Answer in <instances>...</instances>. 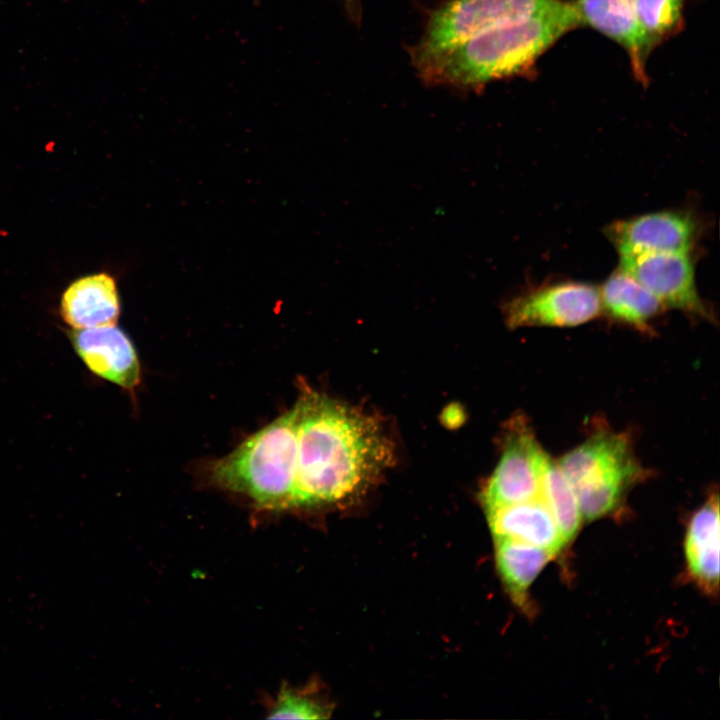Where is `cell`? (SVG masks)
I'll return each instance as SVG.
<instances>
[{
    "label": "cell",
    "mask_w": 720,
    "mask_h": 720,
    "mask_svg": "<svg viewBox=\"0 0 720 720\" xmlns=\"http://www.w3.org/2000/svg\"><path fill=\"white\" fill-rule=\"evenodd\" d=\"M540 498L567 543L575 536L583 517L571 484L550 456L541 478Z\"/></svg>",
    "instance_id": "cell-17"
},
{
    "label": "cell",
    "mask_w": 720,
    "mask_h": 720,
    "mask_svg": "<svg viewBox=\"0 0 720 720\" xmlns=\"http://www.w3.org/2000/svg\"><path fill=\"white\" fill-rule=\"evenodd\" d=\"M602 312L599 289L578 281H561L530 288L505 300L502 314L511 329L575 327Z\"/></svg>",
    "instance_id": "cell-7"
},
{
    "label": "cell",
    "mask_w": 720,
    "mask_h": 720,
    "mask_svg": "<svg viewBox=\"0 0 720 720\" xmlns=\"http://www.w3.org/2000/svg\"><path fill=\"white\" fill-rule=\"evenodd\" d=\"M505 432L499 461L480 494L485 511L540 496L549 455L524 416L514 417Z\"/></svg>",
    "instance_id": "cell-6"
},
{
    "label": "cell",
    "mask_w": 720,
    "mask_h": 720,
    "mask_svg": "<svg viewBox=\"0 0 720 720\" xmlns=\"http://www.w3.org/2000/svg\"><path fill=\"white\" fill-rule=\"evenodd\" d=\"M599 295L602 312L641 333H650L652 322L666 309L653 293L621 269L607 278Z\"/></svg>",
    "instance_id": "cell-15"
},
{
    "label": "cell",
    "mask_w": 720,
    "mask_h": 720,
    "mask_svg": "<svg viewBox=\"0 0 720 720\" xmlns=\"http://www.w3.org/2000/svg\"><path fill=\"white\" fill-rule=\"evenodd\" d=\"M572 4L580 25H589L626 50L634 75L645 83L649 52L639 26L636 0H575Z\"/></svg>",
    "instance_id": "cell-11"
},
{
    "label": "cell",
    "mask_w": 720,
    "mask_h": 720,
    "mask_svg": "<svg viewBox=\"0 0 720 720\" xmlns=\"http://www.w3.org/2000/svg\"><path fill=\"white\" fill-rule=\"evenodd\" d=\"M297 409L293 507L341 504L391 467L394 447L381 422L358 408L306 391Z\"/></svg>",
    "instance_id": "cell-1"
},
{
    "label": "cell",
    "mask_w": 720,
    "mask_h": 720,
    "mask_svg": "<svg viewBox=\"0 0 720 720\" xmlns=\"http://www.w3.org/2000/svg\"><path fill=\"white\" fill-rule=\"evenodd\" d=\"M561 0H452L436 11L416 52L417 63L491 29L557 8Z\"/></svg>",
    "instance_id": "cell-5"
},
{
    "label": "cell",
    "mask_w": 720,
    "mask_h": 720,
    "mask_svg": "<svg viewBox=\"0 0 720 720\" xmlns=\"http://www.w3.org/2000/svg\"><path fill=\"white\" fill-rule=\"evenodd\" d=\"M270 719H326L332 707L313 691V686L304 689L282 687L268 708Z\"/></svg>",
    "instance_id": "cell-19"
},
{
    "label": "cell",
    "mask_w": 720,
    "mask_h": 720,
    "mask_svg": "<svg viewBox=\"0 0 720 720\" xmlns=\"http://www.w3.org/2000/svg\"><path fill=\"white\" fill-rule=\"evenodd\" d=\"M490 531L496 538H508L544 548L557 554L565 545L549 509L540 498L486 511Z\"/></svg>",
    "instance_id": "cell-13"
},
{
    "label": "cell",
    "mask_w": 720,
    "mask_h": 720,
    "mask_svg": "<svg viewBox=\"0 0 720 720\" xmlns=\"http://www.w3.org/2000/svg\"><path fill=\"white\" fill-rule=\"evenodd\" d=\"M690 575L708 593L719 584V500L712 493L691 517L685 538Z\"/></svg>",
    "instance_id": "cell-14"
},
{
    "label": "cell",
    "mask_w": 720,
    "mask_h": 720,
    "mask_svg": "<svg viewBox=\"0 0 720 720\" xmlns=\"http://www.w3.org/2000/svg\"><path fill=\"white\" fill-rule=\"evenodd\" d=\"M685 0H636L639 26L647 51L677 32Z\"/></svg>",
    "instance_id": "cell-18"
},
{
    "label": "cell",
    "mask_w": 720,
    "mask_h": 720,
    "mask_svg": "<svg viewBox=\"0 0 720 720\" xmlns=\"http://www.w3.org/2000/svg\"><path fill=\"white\" fill-rule=\"evenodd\" d=\"M556 462L571 484L586 520L613 512L629 488L648 474L629 434L606 424H598L582 443Z\"/></svg>",
    "instance_id": "cell-4"
},
{
    "label": "cell",
    "mask_w": 720,
    "mask_h": 720,
    "mask_svg": "<svg viewBox=\"0 0 720 720\" xmlns=\"http://www.w3.org/2000/svg\"><path fill=\"white\" fill-rule=\"evenodd\" d=\"M494 540L498 573L512 600L524 607L529 587L555 554L518 540L508 538Z\"/></svg>",
    "instance_id": "cell-16"
},
{
    "label": "cell",
    "mask_w": 720,
    "mask_h": 720,
    "mask_svg": "<svg viewBox=\"0 0 720 720\" xmlns=\"http://www.w3.org/2000/svg\"><path fill=\"white\" fill-rule=\"evenodd\" d=\"M297 409L246 439L211 468L220 487L241 493L268 510L293 507L297 478Z\"/></svg>",
    "instance_id": "cell-3"
},
{
    "label": "cell",
    "mask_w": 720,
    "mask_h": 720,
    "mask_svg": "<svg viewBox=\"0 0 720 720\" xmlns=\"http://www.w3.org/2000/svg\"><path fill=\"white\" fill-rule=\"evenodd\" d=\"M59 313L71 329L115 325L120 314L115 280L98 273L73 281L61 296Z\"/></svg>",
    "instance_id": "cell-12"
},
{
    "label": "cell",
    "mask_w": 720,
    "mask_h": 720,
    "mask_svg": "<svg viewBox=\"0 0 720 720\" xmlns=\"http://www.w3.org/2000/svg\"><path fill=\"white\" fill-rule=\"evenodd\" d=\"M580 25L572 2L476 35L417 63L427 80L473 86L528 69L559 38Z\"/></svg>",
    "instance_id": "cell-2"
},
{
    "label": "cell",
    "mask_w": 720,
    "mask_h": 720,
    "mask_svg": "<svg viewBox=\"0 0 720 720\" xmlns=\"http://www.w3.org/2000/svg\"><path fill=\"white\" fill-rule=\"evenodd\" d=\"M619 269L634 277L665 308L713 322V312L698 292L691 252H658L620 256Z\"/></svg>",
    "instance_id": "cell-8"
},
{
    "label": "cell",
    "mask_w": 720,
    "mask_h": 720,
    "mask_svg": "<svg viewBox=\"0 0 720 720\" xmlns=\"http://www.w3.org/2000/svg\"><path fill=\"white\" fill-rule=\"evenodd\" d=\"M605 233L620 256L658 252H691L698 238V224L680 210L651 212L618 220Z\"/></svg>",
    "instance_id": "cell-9"
},
{
    "label": "cell",
    "mask_w": 720,
    "mask_h": 720,
    "mask_svg": "<svg viewBox=\"0 0 720 720\" xmlns=\"http://www.w3.org/2000/svg\"><path fill=\"white\" fill-rule=\"evenodd\" d=\"M72 348L94 375L133 390L140 382L141 370L130 338L115 325L88 329H69Z\"/></svg>",
    "instance_id": "cell-10"
}]
</instances>
